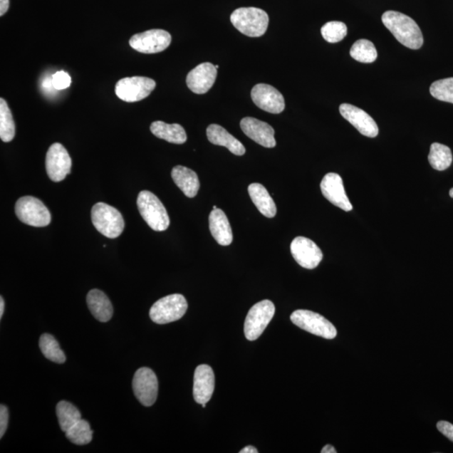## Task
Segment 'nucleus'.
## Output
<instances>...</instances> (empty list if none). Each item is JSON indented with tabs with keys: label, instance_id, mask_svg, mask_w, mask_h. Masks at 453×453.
I'll return each instance as SVG.
<instances>
[{
	"label": "nucleus",
	"instance_id": "nucleus-9",
	"mask_svg": "<svg viewBox=\"0 0 453 453\" xmlns=\"http://www.w3.org/2000/svg\"><path fill=\"white\" fill-rule=\"evenodd\" d=\"M157 86L153 79L145 77H132L120 79L116 83L118 98L127 103H135L147 98Z\"/></svg>",
	"mask_w": 453,
	"mask_h": 453
},
{
	"label": "nucleus",
	"instance_id": "nucleus-30",
	"mask_svg": "<svg viewBox=\"0 0 453 453\" xmlns=\"http://www.w3.org/2000/svg\"><path fill=\"white\" fill-rule=\"evenodd\" d=\"M65 434L71 442L78 446L87 445L93 440V431L90 425L83 419L76 423Z\"/></svg>",
	"mask_w": 453,
	"mask_h": 453
},
{
	"label": "nucleus",
	"instance_id": "nucleus-37",
	"mask_svg": "<svg viewBox=\"0 0 453 453\" xmlns=\"http://www.w3.org/2000/svg\"><path fill=\"white\" fill-rule=\"evenodd\" d=\"M9 8V0H0V16H3Z\"/></svg>",
	"mask_w": 453,
	"mask_h": 453
},
{
	"label": "nucleus",
	"instance_id": "nucleus-12",
	"mask_svg": "<svg viewBox=\"0 0 453 453\" xmlns=\"http://www.w3.org/2000/svg\"><path fill=\"white\" fill-rule=\"evenodd\" d=\"M72 169V159L68 150L60 143L50 146L46 157V170L51 181H63Z\"/></svg>",
	"mask_w": 453,
	"mask_h": 453
},
{
	"label": "nucleus",
	"instance_id": "nucleus-20",
	"mask_svg": "<svg viewBox=\"0 0 453 453\" xmlns=\"http://www.w3.org/2000/svg\"><path fill=\"white\" fill-rule=\"evenodd\" d=\"M209 229L212 237L222 246H228L233 242V232L228 218L223 210H212L209 215Z\"/></svg>",
	"mask_w": 453,
	"mask_h": 453
},
{
	"label": "nucleus",
	"instance_id": "nucleus-8",
	"mask_svg": "<svg viewBox=\"0 0 453 453\" xmlns=\"http://www.w3.org/2000/svg\"><path fill=\"white\" fill-rule=\"evenodd\" d=\"M291 322L297 327L316 336L326 339L336 338V328L328 320L314 311L308 310H297L291 316Z\"/></svg>",
	"mask_w": 453,
	"mask_h": 453
},
{
	"label": "nucleus",
	"instance_id": "nucleus-22",
	"mask_svg": "<svg viewBox=\"0 0 453 453\" xmlns=\"http://www.w3.org/2000/svg\"><path fill=\"white\" fill-rule=\"evenodd\" d=\"M87 303L89 311L99 322L107 323L113 317V306L103 291L94 289L88 292Z\"/></svg>",
	"mask_w": 453,
	"mask_h": 453
},
{
	"label": "nucleus",
	"instance_id": "nucleus-29",
	"mask_svg": "<svg viewBox=\"0 0 453 453\" xmlns=\"http://www.w3.org/2000/svg\"><path fill=\"white\" fill-rule=\"evenodd\" d=\"M39 346L43 355L51 361L58 363L66 362L65 353L59 345L58 341L51 334H42L40 338Z\"/></svg>",
	"mask_w": 453,
	"mask_h": 453
},
{
	"label": "nucleus",
	"instance_id": "nucleus-44",
	"mask_svg": "<svg viewBox=\"0 0 453 453\" xmlns=\"http://www.w3.org/2000/svg\"><path fill=\"white\" fill-rule=\"evenodd\" d=\"M217 209H218V207H217V206H214V209H212V210H215Z\"/></svg>",
	"mask_w": 453,
	"mask_h": 453
},
{
	"label": "nucleus",
	"instance_id": "nucleus-27",
	"mask_svg": "<svg viewBox=\"0 0 453 453\" xmlns=\"http://www.w3.org/2000/svg\"><path fill=\"white\" fill-rule=\"evenodd\" d=\"M428 160L433 169L440 172L445 171L452 162V151L447 145L433 143L428 155Z\"/></svg>",
	"mask_w": 453,
	"mask_h": 453
},
{
	"label": "nucleus",
	"instance_id": "nucleus-41",
	"mask_svg": "<svg viewBox=\"0 0 453 453\" xmlns=\"http://www.w3.org/2000/svg\"><path fill=\"white\" fill-rule=\"evenodd\" d=\"M449 195L452 198H453V188L451 189L450 192H449Z\"/></svg>",
	"mask_w": 453,
	"mask_h": 453
},
{
	"label": "nucleus",
	"instance_id": "nucleus-1",
	"mask_svg": "<svg viewBox=\"0 0 453 453\" xmlns=\"http://www.w3.org/2000/svg\"><path fill=\"white\" fill-rule=\"evenodd\" d=\"M382 22L403 46L412 50H418L422 46V31L413 19L402 13L390 11L382 16Z\"/></svg>",
	"mask_w": 453,
	"mask_h": 453
},
{
	"label": "nucleus",
	"instance_id": "nucleus-26",
	"mask_svg": "<svg viewBox=\"0 0 453 453\" xmlns=\"http://www.w3.org/2000/svg\"><path fill=\"white\" fill-rule=\"evenodd\" d=\"M56 415H58L61 430L63 432H67L82 419L81 413L78 408L65 400L60 401L56 405Z\"/></svg>",
	"mask_w": 453,
	"mask_h": 453
},
{
	"label": "nucleus",
	"instance_id": "nucleus-31",
	"mask_svg": "<svg viewBox=\"0 0 453 453\" xmlns=\"http://www.w3.org/2000/svg\"><path fill=\"white\" fill-rule=\"evenodd\" d=\"M352 58L362 63H372L377 59V51L373 42L369 40H358L350 50Z\"/></svg>",
	"mask_w": 453,
	"mask_h": 453
},
{
	"label": "nucleus",
	"instance_id": "nucleus-33",
	"mask_svg": "<svg viewBox=\"0 0 453 453\" xmlns=\"http://www.w3.org/2000/svg\"><path fill=\"white\" fill-rule=\"evenodd\" d=\"M430 93L438 100L453 103V78L434 82L430 88Z\"/></svg>",
	"mask_w": 453,
	"mask_h": 453
},
{
	"label": "nucleus",
	"instance_id": "nucleus-17",
	"mask_svg": "<svg viewBox=\"0 0 453 453\" xmlns=\"http://www.w3.org/2000/svg\"><path fill=\"white\" fill-rule=\"evenodd\" d=\"M244 133L249 138L266 148H274L276 145L275 130L267 123L246 117L240 122Z\"/></svg>",
	"mask_w": 453,
	"mask_h": 453
},
{
	"label": "nucleus",
	"instance_id": "nucleus-39",
	"mask_svg": "<svg viewBox=\"0 0 453 453\" xmlns=\"http://www.w3.org/2000/svg\"><path fill=\"white\" fill-rule=\"evenodd\" d=\"M321 452L322 453H337L336 449H335V448L331 446V445H326L322 451H321Z\"/></svg>",
	"mask_w": 453,
	"mask_h": 453
},
{
	"label": "nucleus",
	"instance_id": "nucleus-5",
	"mask_svg": "<svg viewBox=\"0 0 453 453\" xmlns=\"http://www.w3.org/2000/svg\"><path fill=\"white\" fill-rule=\"evenodd\" d=\"M187 308V301L182 295H169L151 306L150 318L157 324L176 322L186 314Z\"/></svg>",
	"mask_w": 453,
	"mask_h": 453
},
{
	"label": "nucleus",
	"instance_id": "nucleus-42",
	"mask_svg": "<svg viewBox=\"0 0 453 453\" xmlns=\"http://www.w3.org/2000/svg\"><path fill=\"white\" fill-rule=\"evenodd\" d=\"M202 407L205 408L206 407V404H202Z\"/></svg>",
	"mask_w": 453,
	"mask_h": 453
},
{
	"label": "nucleus",
	"instance_id": "nucleus-40",
	"mask_svg": "<svg viewBox=\"0 0 453 453\" xmlns=\"http://www.w3.org/2000/svg\"><path fill=\"white\" fill-rule=\"evenodd\" d=\"M4 311V301L3 297H0V318H2Z\"/></svg>",
	"mask_w": 453,
	"mask_h": 453
},
{
	"label": "nucleus",
	"instance_id": "nucleus-24",
	"mask_svg": "<svg viewBox=\"0 0 453 453\" xmlns=\"http://www.w3.org/2000/svg\"><path fill=\"white\" fill-rule=\"evenodd\" d=\"M248 191L254 204L264 216L272 219L276 215V205L266 187L261 184L253 183L250 184Z\"/></svg>",
	"mask_w": 453,
	"mask_h": 453
},
{
	"label": "nucleus",
	"instance_id": "nucleus-2",
	"mask_svg": "<svg viewBox=\"0 0 453 453\" xmlns=\"http://www.w3.org/2000/svg\"><path fill=\"white\" fill-rule=\"evenodd\" d=\"M230 20L236 29L249 37L262 36L269 25L267 13L254 7L236 9L231 15Z\"/></svg>",
	"mask_w": 453,
	"mask_h": 453
},
{
	"label": "nucleus",
	"instance_id": "nucleus-36",
	"mask_svg": "<svg viewBox=\"0 0 453 453\" xmlns=\"http://www.w3.org/2000/svg\"><path fill=\"white\" fill-rule=\"evenodd\" d=\"M437 427L438 429V431L440 432L442 434V435H444L446 437L449 439L450 441L453 442V425L452 424L445 421H441L437 424Z\"/></svg>",
	"mask_w": 453,
	"mask_h": 453
},
{
	"label": "nucleus",
	"instance_id": "nucleus-16",
	"mask_svg": "<svg viewBox=\"0 0 453 453\" xmlns=\"http://www.w3.org/2000/svg\"><path fill=\"white\" fill-rule=\"evenodd\" d=\"M341 115L355 127L363 135L375 138L379 135V128L373 118L361 108L348 103H343L339 107Z\"/></svg>",
	"mask_w": 453,
	"mask_h": 453
},
{
	"label": "nucleus",
	"instance_id": "nucleus-34",
	"mask_svg": "<svg viewBox=\"0 0 453 453\" xmlns=\"http://www.w3.org/2000/svg\"><path fill=\"white\" fill-rule=\"evenodd\" d=\"M51 78H53V87L56 90H64V89L69 88L72 83V78L64 71L56 73Z\"/></svg>",
	"mask_w": 453,
	"mask_h": 453
},
{
	"label": "nucleus",
	"instance_id": "nucleus-19",
	"mask_svg": "<svg viewBox=\"0 0 453 453\" xmlns=\"http://www.w3.org/2000/svg\"><path fill=\"white\" fill-rule=\"evenodd\" d=\"M215 376L209 365H201L197 367L193 384V396L197 404H207L214 394Z\"/></svg>",
	"mask_w": 453,
	"mask_h": 453
},
{
	"label": "nucleus",
	"instance_id": "nucleus-21",
	"mask_svg": "<svg viewBox=\"0 0 453 453\" xmlns=\"http://www.w3.org/2000/svg\"><path fill=\"white\" fill-rule=\"evenodd\" d=\"M207 135L212 144L224 146L234 155H243L246 151L239 140L219 125H209L207 129Z\"/></svg>",
	"mask_w": 453,
	"mask_h": 453
},
{
	"label": "nucleus",
	"instance_id": "nucleus-11",
	"mask_svg": "<svg viewBox=\"0 0 453 453\" xmlns=\"http://www.w3.org/2000/svg\"><path fill=\"white\" fill-rule=\"evenodd\" d=\"M132 385L136 399L145 407H151L157 401L159 385L152 370L140 368L135 372Z\"/></svg>",
	"mask_w": 453,
	"mask_h": 453
},
{
	"label": "nucleus",
	"instance_id": "nucleus-25",
	"mask_svg": "<svg viewBox=\"0 0 453 453\" xmlns=\"http://www.w3.org/2000/svg\"><path fill=\"white\" fill-rule=\"evenodd\" d=\"M150 131L157 138L172 144L182 145L187 140L185 130L178 124L169 125L162 121H155L151 124Z\"/></svg>",
	"mask_w": 453,
	"mask_h": 453
},
{
	"label": "nucleus",
	"instance_id": "nucleus-14",
	"mask_svg": "<svg viewBox=\"0 0 453 453\" xmlns=\"http://www.w3.org/2000/svg\"><path fill=\"white\" fill-rule=\"evenodd\" d=\"M254 103L262 110L271 113H281L285 110V99L276 88L271 85L259 83L251 91Z\"/></svg>",
	"mask_w": 453,
	"mask_h": 453
},
{
	"label": "nucleus",
	"instance_id": "nucleus-13",
	"mask_svg": "<svg viewBox=\"0 0 453 453\" xmlns=\"http://www.w3.org/2000/svg\"><path fill=\"white\" fill-rule=\"evenodd\" d=\"M291 252L295 261L308 270L317 268L323 258L322 250L318 245L305 237L294 239L291 244Z\"/></svg>",
	"mask_w": 453,
	"mask_h": 453
},
{
	"label": "nucleus",
	"instance_id": "nucleus-23",
	"mask_svg": "<svg viewBox=\"0 0 453 453\" xmlns=\"http://www.w3.org/2000/svg\"><path fill=\"white\" fill-rule=\"evenodd\" d=\"M172 177L176 185L181 189L187 197L197 196L200 188V182L197 175L192 170L182 166H177L172 169Z\"/></svg>",
	"mask_w": 453,
	"mask_h": 453
},
{
	"label": "nucleus",
	"instance_id": "nucleus-15",
	"mask_svg": "<svg viewBox=\"0 0 453 453\" xmlns=\"http://www.w3.org/2000/svg\"><path fill=\"white\" fill-rule=\"evenodd\" d=\"M321 190L323 196L334 206L345 212L353 210V205L349 201L344 189L341 177L337 173H328L321 182Z\"/></svg>",
	"mask_w": 453,
	"mask_h": 453
},
{
	"label": "nucleus",
	"instance_id": "nucleus-43",
	"mask_svg": "<svg viewBox=\"0 0 453 453\" xmlns=\"http://www.w3.org/2000/svg\"><path fill=\"white\" fill-rule=\"evenodd\" d=\"M215 68H216L217 69H218V68H219V66H218V65H215Z\"/></svg>",
	"mask_w": 453,
	"mask_h": 453
},
{
	"label": "nucleus",
	"instance_id": "nucleus-7",
	"mask_svg": "<svg viewBox=\"0 0 453 453\" xmlns=\"http://www.w3.org/2000/svg\"><path fill=\"white\" fill-rule=\"evenodd\" d=\"M16 214L22 223L32 226H46L51 224V212L43 202L34 197H21L16 202Z\"/></svg>",
	"mask_w": 453,
	"mask_h": 453
},
{
	"label": "nucleus",
	"instance_id": "nucleus-28",
	"mask_svg": "<svg viewBox=\"0 0 453 453\" xmlns=\"http://www.w3.org/2000/svg\"><path fill=\"white\" fill-rule=\"evenodd\" d=\"M16 135V124L11 108L3 98H0V138L4 142H11Z\"/></svg>",
	"mask_w": 453,
	"mask_h": 453
},
{
	"label": "nucleus",
	"instance_id": "nucleus-10",
	"mask_svg": "<svg viewBox=\"0 0 453 453\" xmlns=\"http://www.w3.org/2000/svg\"><path fill=\"white\" fill-rule=\"evenodd\" d=\"M172 36L169 32L160 30H150L130 38V45L139 53L154 54L162 53L171 44Z\"/></svg>",
	"mask_w": 453,
	"mask_h": 453
},
{
	"label": "nucleus",
	"instance_id": "nucleus-38",
	"mask_svg": "<svg viewBox=\"0 0 453 453\" xmlns=\"http://www.w3.org/2000/svg\"><path fill=\"white\" fill-rule=\"evenodd\" d=\"M240 453H258L259 451L253 446H248L239 452Z\"/></svg>",
	"mask_w": 453,
	"mask_h": 453
},
{
	"label": "nucleus",
	"instance_id": "nucleus-3",
	"mask_svg": "<svg viewBox=\"0 0 453 453\" xmlns=\"http://www.w3.org/2000/svg\"><path fill=\"white\" fill-rule=\"evenodd\" d=\"M140 214L151 229L157 232L167 230L170 218L166 207L154 193L149 191L140 192L137 198Z\"/></svg>",
	"mask_w": 453,
	"mask_h": 453
},
{
	"label": "nucleus",
	"instance_id": "nucleus-32",
	"mask_svg": "<svg viewBox=\"0 0 453 453\" xmlns=\"http://www.w3.org/2000/svg\"><path fill=\"white\" fill-rule=\"evenodd\" d=\"M325 41L329 43H338L345 38L348 28L345 24L340 21L326 23L321 30Z\"/></svg>",
	"mask_w": 453,
	"mask_h": 453
},
{
	"label": "nucleus",
	"instance_id": "nucleus-4",
	"mask_svg": "<svg viewBox=\"0 0 453 453\" xmlns=\"http://www.w3.org/2000/svg\"><path fill=\"white\" fill-rule=\"evenodd\" d=\"M92 222L99 233L110 239L119 237L125 229V220L115 207L98 202L91 212Z\"/></svg>",
	"mask_w": 453,
	"mask_h": 453
},
{
	"label": "nucleus",
	"instance_id": "nucleus-35",
	"mask_svg": "<svg viewBox=\"0 0 453 453\" xmlns=\"http://www.w3.org/2000/svg\"><path fill=\"white\" fill-rule=\"evenodd\" d=\"M9 423V412L6 405H0V438L6 433Z\"/></svg>",
	"mask_w": 453,
	"mask_h": 453
},
{
	"label": "nucleus",
	"instance_id": "nucleus-6",
	"mask_svg": "<svg viewBox=\"0 0 453 453\" xmlns=\"http://www.w3.org/2000/svg\"><path fill=\"white\" fill-rule=\"evenodd\" d=\"M275 305L269 300L259 301L253 306L251 309L249 311L246 319H245V337L249 341H256L261 336L264 329L271 323L274 315H275Z\"/></svg>",
	"mask_w": 453,
	"mask_h": 453
},
{
	"label": "nucleus",
	"instance_id": "nucleus-18",
	"mask_svg": "<svg viewBox=\"0 0 453 453\" xmlns=\"http://www.w3.org/2000/svg\"><path fill=\"white\" fill-rule=\"evenodd\" d=\"M217 74H218V70L215 68V65L210 63L198 65L187 75V87L194 93H206L214 86Z\"/></svg>",
	"mask_w": 453,
	"mask_h": 453
}]
</instances>
